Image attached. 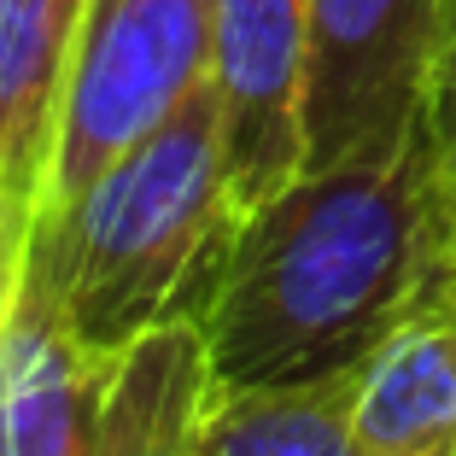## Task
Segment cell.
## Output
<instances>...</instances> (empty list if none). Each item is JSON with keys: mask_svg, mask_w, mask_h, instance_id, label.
I'll return each mask as SVG.
<instances>
[{"mask_svg": "<svg viewBox=\"0 0 456 456\" xmlns=\"http://www.w3.org/2000/svg\"><path fill=\"white\" fill-rule=\"evenodd\" d=\"M456 240L428 111L328 170H298L234 223L205 351L216 392L351 375L439 281Z\"/></svg>", "mask_w": 456, "mask_h": 456, "instance_id": "1", "label": "cell"}, {"mask_svg": "<svg viewBox=\"0 0 456 456\" xmlns=\"http://www.w3.org/2000/svg\"><path fill=\"white\" fill-rule=\"evenodd\" d=\"M234 223L223 100L216 82H200L77 200L41 211L18 264H41L88 346L118 351L152 328L200 322Z\"/></svg>", "mask_w": 456, "mask_h": 456, "instance_id": "2", "label": "cell"}, {"mask_svg": "<svg viewBox=\"0 0 456 456\" xmlns=\"http://www.w3.org/2000/svg\"><path fill=\"white\" fill-rule=\"evenodd\" d=\"M211 53L216 0H88L41 211L77 200L111 159H123L200 82H211Z\"/></svg>", "mask_w": 456, "mask_h": 456, "instance_id": "3", "label": "cell"}, {"mask_svg": "<svg viewBox=\"0 0 456 456\" xmlns=\"http://www.w3.org/2000/svg\"><path fill=\"white\" fill-rule=\"evenodd\" d=\"M439 0H310L305 170L392 141L421 118Z\"/></svg>", "mask_w": 456, "mask_h": 456, "instance_id": "4", "label": "cell"}, {"mask_svg": "<svg viewBox=\"0 0 456 456\" xmlns=\"http://www.w3.org/2000/svg\"><path fill=\"white\" fill-rule=\"evenodd\" d=\"M310 0H216L211 82L223 100V164L234 211H252L305 170Z\"/></svg>", "mask_w": 456, "mask_h": 456, "instance_id": "5", "label": "cell"}, {"mask_svg": "<svg viewBox=\"0 0 456 456\" xmlns=\"http://www.w3.org/2000/svg\"><path fill=\"white\" fill-rule=\"evenodd\" d=\"M111 351L70 328L41 264H18L0 328V456H94Z\"/></svg>", "mask_w": 456, "mask_h": 456, "instance_id": "6", "label": "cell"}, {"mask_svg": "<svg viewBox=\"0 0 456 456\" xmlns=\"http://www.w3.org/2000/svg\"><path fill=\"white\" fill-rule=\"evenodd\" d=\"M88 0H0V257L18 275L47 205Z\"/></svg>", "mask_w": 456, "mask_h": 456, "instance_id": "7", "label": "cell"}, {"mask_svg": "<svg viewBox=\"0 0 456 456\" xmlns=\"http://www.w3.org/2000/svg\"><path fill=\"white\" fill-rule=\"evenodd\" d=\"M351 433L362 456H456V275L351 369Z\"/></svg>", "mask_w": 456, "mask_h": 456, "instance_id": "8", "label": "cell"}, {"mask_svg": "<svg viewBox=\"0 0 456 456\" xmlns=\"http://www.w3.org/2000/svg\"><path fill=\"white\" fill-rule=\"evenodd\" d=\"M216 403L200 322H170L111 351L94 456H193Z\"/></svg>", "mask_w": 456, "mask_h": 456, "instance_id": "9", "label": "cell"}, {"mask_svg": "<svg viewBox=\"0 0 456 456\" xmlns=\"http://www.w3.org/2000/svg\"><path fill=\"white\" fill-rule=\"evenodd\" d=\"M193 456H362L351 433V375L316 387L216 392Z\"/></svg>", "mask_w": 456, "mask_h": 456, "instance_id": "10", "label": "cell"}, {"mask_svg": "<svg viewBox=\"0 0 456 456\" xmlns=\"http://www.w3.org/2000/svg\"><path fill=\"white\" fill-rule=\"evenodd\" d=\"M421 111H428L439 170H444V193H451V211H456V0H439V29H433V65H428Z\"/></svg>", "mask_w": 456, "mask_h": 456, "instance_id": "11", "label": "cell"}, {"mask_svg": "<svg viewBox=\"0 0 456 456\" xmlns=\"http://www.w3.org/2000/svg\"><path fill=\"white\" fill-rule=\"evenodd\" d=\"M6 305H12V269L0 257V328H6Z\"/></svg>", "mask_w": 456, "mask_h": 456, "instance_id": "12", "label": "cell"}, {"mask_svg": "<svg viewBox=\"0 0 456 456\" xmlns=\"http://www.w3.org/2000/svg\"><path fill=\"white\" fill-rule=\"evenodd\" d=\"M451 275H456V240H451Z\"/></svg>", "mask_w": 456, "mask_h": 456, "instance_id": "13", "label": "cell"}]
</instances>
